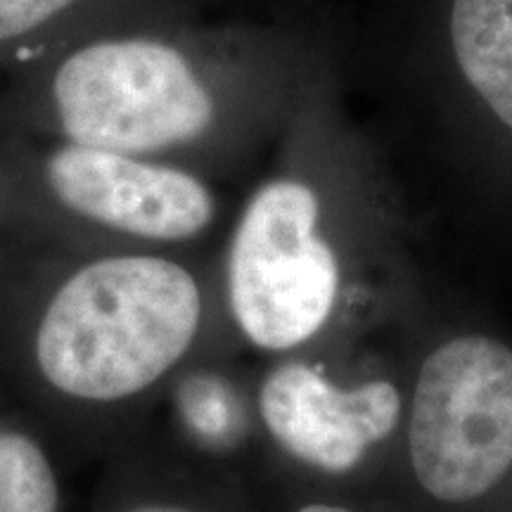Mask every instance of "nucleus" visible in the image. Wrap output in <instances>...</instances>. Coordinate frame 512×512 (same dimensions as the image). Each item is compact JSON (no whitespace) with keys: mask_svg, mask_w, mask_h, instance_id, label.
Here are the masks:
<instances>
[{"mask_svg":"<svg viewBox=\"0 0 512 512\" xmlns=\"http://www.w3.org/2000/svg\"><path fill=\"white\" fill-rule=\"evenodd\" d=\"M17 69L24 100L64 143L157 159L207 136L219 112L171 19L81 38Z\"/></svg>","mask_w":512,"mask_h":512,"instance_id":"obj_1","label":"nucleus"},{"mask_svg":"<svg viewBox=\"0 0 512 512\" xmlns=\"http://www.w3.org/2000/svg\"><path fill=\"white\" fill-rule=\"evenodd\" d=\"M195 278L159 256H110L64 283L36 332V363L55 392L121 401L164 377L200 330Z\"/></svg>","mask_w":512,"mask_h":512,"instance_id":"obj_2","label":"nucleus"},{"mask_svg":"<svg viewBox=\"0 0 512 512\" xmlns=\"http://www.w3.org/2000/svg\"><path fill=\"white\" fill-rule=\"evenodd\" d=\"M408 451L422 494L465 508L512 470V349L467 335L432 351L415 387Z\"/></svg>","mask_w":512,"mask_h":512,"instance_id":"obj_3","label":"nucleus"},{"mask_svg":"<svg viewBox=\"0 0 512 512\" xmlns=\"http://www.w3.org/2000/svg\"><path fill=\"white\" fill-rule=\"evenodd\" d=\"M318 214L316 192L294 178L266 183L242 214L228 256V294L256 347L292 349L330 318L339 268L316 233Z\"/></svg>","mask_w":512,"mask_h":512,"instance_id":"obj_4","label":"nucleus"},{"mask_svg":"<svg viewBox=\"0 0 512 512\" xmlns=\"http://www.w3.org/2000/svg\"><path fill=\"white\" fill-rule=\"evenodd\" d=\"M41 174L64 209L140 240H188L214 216L207 185L159 159L60 140Z\"/></svg>","mask_w":512,"mask_h":512,"instance_id":"obj_5","label":"nucleus"},{"mask_svg":"<svg viewBox=\"0 0 512 512\" xmlns=\"http://www.w3.org/2000/svg\"><path fill=\"white\" fill-rule=\"evenodd\" d=\"M259 411L290 456L342 475L394 430L401 399L392 382L377 380L347 392L316 368L285 363L261 384Z\"/></svg>","mask_w":512,"mask_h":512,"instance_id":"obj_6","label":"nucleus"},{"mask_svg":"<svg viewBox=\"0 0 512 512\" xmlns=\"http://www.w3.org/2000/svg\"><path fill=\"white\" fill-rule=\"evenodd\" d=\"M171 19V0H0V67H24L81 38Z\"/></svg>","mask_w":512,"mask_h":512,"instance_id":"obj_7","label":"nucleus"},{"mask_svg":"<svg viewBox=\"0 0 512 512\" xmlns=\"http://www.w3.org/2000/svg\"><path fill=\"white\" fill-rule=\"evenodd\" d=\"M451 29L467 81L512 128V0H456Z\"/></svg>","mask_w":512,"mask_h":512,"instance_id":"obj_8","label":"nucleus"},{"mask_svg":"<svg viewBox=\"0 0 512 512\" xmlns=\"http://www.w3.org/2000/svg\"><path fill=\"white\" fill-rule=\"evenodd\" d=\"M60 486L43 448L19 432H0V512H57Z\"/></svg>","mask_w":512,"mask_h":512,"instance_id":"obj_9","label":"nucleus"},{"mask_svg":"<svg viewBox=\"0 0 512 512\" xmlns=\"http://www.w3.org/2000/svg\"><path fill=\"white\" fill-rule=\"evenodd\" d=\"M294 512H361V510H354V508H349V505H342V503L311 501V503L299 505V508Z\"/></svg>","mask_w":512,"mask_h":512,"instance_id":"obj_10","label":"nucleus"},{"mask_svg":"<svg viewBox=\"0 0 512 512\" xmlns=\"http://www.w3.org/2000/svg\"><path fill=\"white\" fill-rule=\"evenodd\" d=\"M136 512H190V510H183V508H143V510H136Z\"/></svg>","mask_w":512,"mask_h":512,"instance_id":"obj_11","label":"nucleus"}]
</instances>
